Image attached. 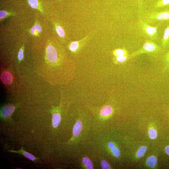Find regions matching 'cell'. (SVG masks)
<instances>
[{
	"instance_id": "obj_1",
	"label": "cell",
	"mask_w": 169,
	"mask_h": 169,
	"mask_svg": "<svg viewBox=\"0 0 169 169\" xmlns=\"http://www.w3.org/2000/svg\"><path fill=\"white\" fill-rule=\"evenodd\" d=\"M139 17L148 24L169 21V10L160 11L142 12Z\"/></svg>"
},
{
	"instance_id": "obj_2",
	"label": "cell",
	"mask_w": 169,
	"mask_h": 169,
	"mask_svg": "<svg viewBox=\"0 0 169 169\" xmlns=\"http://www.w3.org/2000/svg\"><path fill=\"white\" fill-rule=\"evenodd\" d=\"M137 25L139 31L143 36L153 41L158 39V26H151L139 17Z\"/></svg>"
},
{
	"instance_id": "obj_3",
	"label": "cell",
	"mask_w": 169,
	"mask_h": 169,
	"mask_svg": "<svg viewBox=\"0 0 169 169\" xmlns=\"http://www.w3.org/2000/svg\"><path fill=\"white\" fill-rule=\"evenodd\" d=\"M162 50L161 47L151 40H145L143 46L138 50L132 53L130 55L129 60L139 55L143 54H156L160 52Z\"/></svg>"
},
{
	"instance_id": "obj_4",
	"label": "cell",
	"mask_w": 169,
	"mask_h": 169,
	"mask_svg": "<svg viewBox=\"0 0 169 169\" xmlns=\"http://www.w3.org/2000/svg\"><path fill=\"white\" fill-rule=\"evenodd\" d=\"M46 52L47 59L51 63H55L58 59V55L54 47L51 45H49L47 47Z\"/></svg>"
},
{
	"instance_id": "obj_5",
	"label": "cell",
	"mask_w": 169,
	"mask_h": 169,
	"mask_svg": "<svg viewBox=\"0 0 169 169\" xmlns=\"http://www.w3.org/2000/svg\"><path fill=\"white\" fill-rule=\"evenodd\" d=\"M15 107L12 104H7L4 106L1 109V115L4 118L10 117L14 112Z\"/></svg>"
},
{
	"instance_id": "obj_6",
	"label": "cell",
	"mask_w": 169,
	"mask_h": 169,
	"mask_svg": "<svg viewBox=\"0 0 169 169\" xmlns=\"http://www.w3.org/2000/svg\"><path fill=\"white\" fill-rule=\"evenodd\" d=\"M161 45L162 48L165 49L169 45V24L165 29L163 38L162 39Z\"/></svg>"
},
{
	"instance_id": "obj_7",
	"label": "cell",
	"mask_w": 169,
	"mask_h": 169,
	"mask_svg": "<svg viewBox=\"0 0 169 169\" xmlns=\"http://www.w3.org/2000/svg\"><path fill=\"white\" fill-rule=\"evenodd\" d=\"M1 79L2 82L5 85L11 84L13 81V77L11 74L7 71H4L2 73Z\"/></svg>"
},
{
	"instance_id": "obj_8",
	"label": "cell",
	"mask_w": 169,
	"mask_h": 169,
	"mask_svg": "<svg viewBox=\"0 0 169 169\" xmlns=\"http://www.w3.org/2000/svg\"><path fill=\"white\" fill-rule=\"evenodd\" d=\"M157 163V158L153 155H151V156L149 157L146 161V165L148 167L150 168H155Z\"/></svg>"
},
{
	"instance_id": "obj_9",
	"label": "cell",
	"mask_w": 169,
	"mask_h": 169,
	"mask_svg": "<svg viewBox=\"0 0 169 169\" xmlns=\"http://www.w3.org/2000/svg\"><path fill=\"white\" fill-rule=\"evenodd\" d=\"M82 129V124L80 121H78L74 125L73 130V134L74 136H77L80 133Z\"/></svg>"
},
{
	"instance_id": "obj_10",
	"label": "cell",
	"mask_w": 169,
	"mask_h": 169,
	"mask_svg": "<svg viewBox=\"0 0 169 169\" xmlns=\"http://www.w3.org/2000/svg\"><path fill=\"white\" fill-rule=\"evenodd\" d=\"M113 112V109L110 105H107L104 106L100 111L101 116L106 117L110 115Z\"/></svg>"
},
{
	"instance_id": "obj_11",
	"label": "cell",
	"mask_w": 169,
	"mask_h": 169,
	"mask_svg": "<svg viewBox=\"0 0 169 169\" xmlns=\"http://www.w3.org/2000/svg\"><path fill=\"white\" fill-rule=\"evenodd\" d=\"M61 121V117L58 113H55L53 115L52 118V125L54 128L57 127Z\"/></svg>"
},
{
	"instance_id": "obj_12",
	"label": "cell",
	"mask_w": 169,
	"mask_h": 169,
	"mask_svg": "<svg viewBox=\"0 0 169 169\" xmlns=\"http://www.w3.org/2000/svg\"><path fill=\"white\" fill-rule=\"evenodd\" d=\"M10 152H14L17 153H21L24 155V156L26 158L28 159L31 161H34L36 159V158L33 156L31 154L23 150V148H22L21 150L18 151H14L10 150Z\"/></svg>"
},
{
	"instance_id": "obj_13",
	"label": "cell",
	"mask_w": 169,
	"mask_h": 169,
	"mask_svg": "<svg viewBox=\"0 0 169 169\" xmlns=\"http://www.w3.org/2000/svg\"><path fill=\"white\" fill-rule=\"evenodd\" d=\"M129 55L115 57L114 59V62L115 64H123L129 60Z\"/></svg>"
},
{
	"instance_id": "obj_14",
	"label": "cell",
	"mask_w": 169,
	"mask_h": 169,
	"mask_svg": "<svg viewBox=\"0 0 169 169\" xmlns=\"http://www.w3.org/2000/svg\"><path fill=\"white\" fill-rule=\"evenodd\" d=\"M42 31V26L38 24H35L31 30V32L32 34L35 36H37L39 34L41 33Z\"/></svg>"
},
{
	"instance_id": "obj_15",
	"label": "cell",
	"mask_w": 169,
	"mask_h": 169,
	"mask_svg": "<svg viewBox=\"0 0 169 169\" xmlns=\"http://www.w3.org/2000/svg\"><path fill=\"white\" fill-rule=\"evenodd\" d=\"M164 66L163 72H165L169 70V51L166 53L164 57Z\"/></svg>"
},
{
	"instance_id": "obj_16",
	"label": "cell",
	"mask_w": 169,
	"mask_h": 169,
	"mask_svg": "<svg viewBox=\"0 0 169 169\" xmlns=\"http://www.w3.org/2000/svg\"><path fill=\"white\" fill-rule=\"evenodd\" d=\"M147 149V147L145 146H141L138 149L136 153V156L138 158L143 157Z\"/></svg>"
},
{
	"instance_id": "obj_17",
	"label": "cell",
	"mask_w": 169,
	"mask_h": 169,
	"mask_svg": "<svg viewBox=\"0 0 169 169\" xmlns=\"http://www.w3.org/2000/svg\"><path fill=\"white\" fill-rule=\"evenodd\" d=\"M113 54L115 57L129 55L127 51L125 49H118L113 51Z\"/></svg>"
},
{
	"instance_id": "obj_18",
	"label": "cell",
	"mask_w": 169,
	"mask_h": 169,
	"mask_svg": "<svg viewBox=\"0 0 169 169\" xmlns=\"http://www.w3.org/2000/svg\"><path fill=\"white\" fill-rule=\"evenodd\" d=\"M169 5V0H159L155 4L154 8L158 9Z\"/></svg>"
},
{
	"instance_id": "obj_19",
	"label": "cell",
	"mask_w": 169,
	"mask_h": 169,
	"mask_svg": "<svg viewBox=\"0 0 169 169\" xmlns=\"http://www.w3.org/2000/svg\"><path fill=\"white\" fill-rule=\"evenodd\" d=\"M148 134L149 136L152 139H154L157 137V132L153 128H150L148 131Z\"/></svg>"
},
{
	"instance_id": "obj_20",
	"label": "cell",
	"mask_w": 169,
	"mask_h": 169,
	"mask_svg": "<svg viewBox=\"0 0 169 169\" xmlns=\"http://www.w3.org/2000/svg\"><path fill=\"white\" fill-rule=\"evenodd\" d=\"M82 161L87 169H92L93 168V165L91 160L89 159L86 157H84L83 158Z\"/></svg>"
},
{
	"instance_id": "obj_21",
	"label": "cell",
	"mask_w": 169,
	"mask_h": 169,
	"mask_svg": "<svg viewBox=\"0 0 169 169\" xmlns=\"http://www.w3.org/2000/svg\"><path fill=\"white\" fill-rule=\"evenodd\" d=\"M28 3L31 7L39 10V3L38 0H28Z\"/></svg>"
},
{
	"instance_id": "obj_22",
	"label": "cell",
	"mask_w": 169,
	"mask_h": 169,
	"mask_svg": "<svg viewBox=\"0 0 169 169\" xmlns=\"http://www.w3.org/2000/svg\"><path fill=\"white\" fill-rule=\"evenodd\" d=\"M56 30L58 35L60 37H63L65 36V32L63 29L59 26L56 27Z\"/></svg>"
},
{
	"instance_id": "obj_23",
	"label": "cell",
	"mask_w": 169,
	"mask_h": 169,
	"mask_svg": "<svg viewBox=\"0 0 169 169\" xmlns=\"http://www.w3.org/2000/svg\"><path fill=\"white\" fill-rule=\"evenodd\" d=\"M79 47V44L77 42H73L71 43L69 46L70 50L73 52L76 51Z\"/></svg>"
},
{
	"instance_id": "obj_24",
	"label": "cell",
	"mask_w": 169,
	"mask_h": 169,
	"mask_svg": "<svg viewBox=\"0 0 169 169\" xmlns=\"http://www.w3.org/2000/svg\"><path fill=\"white\" fill-rule=\"evenodd\" d=\"M101 167L103 169H109L111 168L110 164L105 160H103L101 162Z\"/></svg>"
},
{
	"instance_id": "obj_25",
	"label": "cell",
	"mask_w": 169,
	"mask_h": 169,
	"mask_svg": "<svg viewBox=\"0 0 169 169\" xmlns=\"http://www.w3.org/2000/svg\"><path fill=\"white\" fill-rule=\"evenodd\" d=\"M112 152L114 156L117 158H119L121 156V153L119 149L117 147H115L112 150Z\"/></svg>"
},
{
	"instance_id": "obj_26",
	"label": "cell",
	"mask_w": 169,
	"mask_h": 169,
	"mask_svg": "<svg viewBox=\"0 0 169 169\" xmlns=\"http://www.w3.org/2000/svg\"><path fill=\"white\" fill-rule=\"evenodd\" d=\"M12 13L5 11H0V19L1 20L5 19L11 15Z\"/></svg>"
},
{
	"instance_id": "obj_27",
	"label": "cell",
	"mask_w": 169,
	"mask_h": 169,
	"mask_svg": "<svg viewBox=\"0 0 169 169\" xmlns=\"http://www.w3.org/2000/svg\"><path fill=\"white\" fill-rule=\"evenodd\" d=\"M24 58L23 50L22 48L20 49L18 53V58L19 60L21 61Z\"/></svg>"
},
{
	"instance_id": "obj_28",
	"label": "cell",
	"mask_w": 169,
	"mask_h": 169,
	"mask_svg": "<svg viewBox=\"0 0 169 169\" xmlns=\"http://www.w3.org/2000/svg\"><path fill=\"white\" fill-rule=\"evenodd\" d=\"M108 146L111 150L113 149L114 148L116 147L115 144L112 142H109V144H108Z\"/></svg>"
},
{
	"instance_id": "obj_29",
	"label": "cell",
	"mask_w": 169,
	"mask_h": 169,
	"mask_svg": "<svg viewBox=\"0 0 169 169\" xmlns=\"http://www.w3.org/2000/svg\"><path fill=\"white\" fill-rule=\"evenodd\" d=\"M165 151L166 153L169 155V146L166 147L165 148Z\"/></svg>"
},
{
	"instance_id": "obj_30",
	"label": "cell",
	"mask_w": 169,
	"mask_h": 169,
	"mask_svg": "<svg viewBox=\"0 0 169 169\" xmlns=\"http://www.w3.org/2000/svg\"><path fill=\"white\" fill-rule=\"evenodd\" d=\"M139 1H140V2H141L140 1H141V0H139Z\"/></svg>"
}]
</instances>
